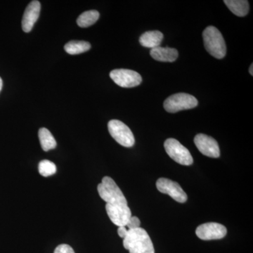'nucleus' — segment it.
Returning a JSON list of instances; mask_svg holds the SVG:
<instances>
[{
	"mask_svg": "<svg viewBox=\"0 0 253 253\" xmlns=\"http://www.w3.org/2000/svg\"><path fill=\"white\" fill-rule=\"evenodd\" d=\"M100 197L106 203V208L127 207V201L121 189L110 176H104L98 185Z\"/></svg>",
	"mask_w": 253,
	"mask_h": 253,
	"instance_id": "obj_1",
	"label": "nucleus"
},
{
	"mask_svg": "<svg viewBox=\"0 0 253 253\" xmlns=\"http://www.w3.org/2000/svg\"><path fill=\"white\" fill-rule=\"evenodd\" d=\"M123 239V246L129 253H155L152 241L142 228L128 230Z\"/></svg>",
	"mask_w": 253,
	"mask_h": 253,
	"instance_id": "obj_2",
	"label": "nucleus"
},
{
	"mask_svg": "<svg viewBox=\"0 0 253 253\" xmlns=\"http://www.w3.org/2000/svg\"><path fill=\"white\" fill-rule=\"evenodd\" d=\"M204 46L210 54L218 59L226 54V46L220 31L214 26H208L203 33Z\"/></svg>",
	"mask_w": 253,
	"mask_h": 253,
	"instance_id": "obj_3",
	"label": "nucleus"
},
{
	"mask_svg": "<svg viewBox=\"0 0 253 253\" xmlns=\"http://www.w3.org/2000/svg\"><path fill=\"white\" fill-rule=\"evenodd\" d=\"M198 100L192 95L178 93L169 96L164 102V109L169 113L194 109L198 106Z\"/></svg>",
	"mask_w": 253,
	"mask_h": 253,
	"instance_id": "obj_4",
	"label": "nucleus"
},
{
	"mask_svg": "<svg viewBox=\"0 0 253 253\" xmlns=\"http://www.w3.org/2000/svg\"><path fill=\"white\" fill-rule=\"evenodd\" d=\"M164 146L168 156L179 164L189 166L194 163L189 150L176 139L169 138L165 141Z\"/></svg>",
	"mask_w": 253,
	"mask_h": 253,
	"instance_id": "obj_5",
	"label": "nucleus"
},
{
	"mask_svg": "<svg viewBox=\"0 0 253 253\" xmlns=\"http://www.w3.org/2000/svg\"><path fill=\"white\" fill-rule=\"evenodd\" d=\"M108 129L111 136L121 146L127 148L134 146L135 140L132 131L125 123L111 120L108 124Z\"/></svg>",
	"mask_w": 253,
	"mask_h": 253,
	"instance_id": "obj_6",
	"label": "nucleus"
},
{
	"mask_svg": "<svg viewBox=\"0 0 253 253\" xmlns=\"http://www.w3.org/2000/svg\"><path fill=\"white\" fill-rule=\"evenodd\" d=\"M110 77L118 85L124 88L134 87L142 82L141 75L128 69H116L110 73Z\"/></svg>",
	"mask_w": 253,
	"mask_h": 253,
	"instance_id": "obj_7",
	"label": "nucleus"
},
{
	"mask_svg": "<svg viewBox=\"0 0 253 253\" xmlns=\"http://www.w3.org/2000/svg\"><path fill=\"white\" fill-rule=\"evenodd\" d=\"M156 187L160 192L169 195L176 202L184 204L187 201V195L175 181L166 178H160L156 181Z\"/></svg>",
	"mask_w": 253,
	"mask_h": 253,
	"instance_id": "obj_8",
	"label": "nucleus"
},
{
	"mask_svg": "<svg viewBox=\"0 0 253 253\" xmlns=\"http://www.w3.org/2000/svg\"><path fill=\"white\" fill-rule=\"evenodd\" d=\"M227 230L222 224L215 222H208L198 226L196 234L204 241L221 239L226 235Z\"/></svg>",
	"mask_w": 253,
	"mask_h": 253,
	"instance_id": "obj_9",
	"label": "nucleus"
},
{
	"mask_svg": "<svg viewBox=\"0 0 253 253\" xmlns=\"http://www.w3.org/2000/svg\"><path fill=\"white\" fill-rule=\"evenodd\" d=\"M194 143L200 152L204 156L214 158L220 156L219 145L211 136L204 134H197L195 136Z\"/></svg>",
	"mask_w": 253,
	"mask_h": 253,
	"instance_id": "obj_10",
	"label": "nucleus"
},
{
	"mask_svg": "<svg viewBox=\"0 0 253 253\" xmlns=\"http://www.w3.org/2000/svg\"><path fill=\"white\" fill-rule=\"evenodd\" d=\"M41 4L39 1H32L26 7L22 19L23 31L30 33L33 29L35 23L38 21L41 13Z\"/></svg>",
	"mask_w": 253,
	"mask_h": 253,
	"instance_id": "obj_11",
	"label": "nucleus"
},
{
	"mask_svg": "<svg viewBox=\"0 0 253 253\" xmlns=\"http://www.w3.org/2000/svg\"><path fill=\"white\" fill-rule=\"evenodd\" d=\"M151 57L161 62H173L178 58L177 50L170 47H158L151 50Z\"/></svg>",
	"mask_w": 253,
	"mask_h": 253,
	"instance_id": "obj_12",
	"label": "nucleus"
},
{
	"mask_svg": "<svg viewBox=\"0 0 253 253\" xmlns=\"http://www.w3.org/2000/svg\"><path fill=\"white\" fill-rule=\"evenodd\" d=\"M163 40V34L160 31H147L141 35L139 42L143 46L151 49L161 45Z\"/></svg>",
	"mask_w": 253,
	"mask_h": 253,
	"instance_id": "obj_13",
	"label": "nucleus"
},
{
	"mask_svg": "<svg viewBox=\"0 0 253 253\" xmlns=\"http://www.w3.org/2000/svg\"><path fill=\"white\" fill-rule=\"evenodd\" d=\"M227 7L236 16L243 17L249 12V3L246 0H224Z\"/></svg>",
	"mask_w": 253,
	"mask_h": 253,
	"instance_id": "obj_14",
	"label": "nucleus"
},
{
	"mask_svg": "<svg viewBox=\"0 0 253 253\" xmlns=\"http://www.w3.org/2000/svg\"><path fill=\"white\" fill-rule=\"evenodd\" d=\"M38 136L42 148L44 151H48L56 148V141L49 129L44 127L41 128L38 132Z\"/></svg>",
	"mask_w": 253,
	"mask_h": 253,
	"instance_id": "obj_15",
	"label": "nucleus"
},
{
	"mask_svg": "<svg viewBox=\"0 0 253 253\" xmlns=\"http://www.w3.org/2000/svg\"><path fill=\"white\" fill-rule=\"evenodd\" d=\"M91 44L85 41H71L64 46V49L68 54L76 55L89 51Z\"/></svg>",
	"mask_w": 253,
	"mask_h": 253,
	"instance_id": "obj_16",
	"label": "nucleus"
},
{
	"mask_svg": "<svg viewBox=\"0 0 253 253\" xmlns=\"http://www.w3.org/2000/svg\"><path fill=\"white\" fill-rule=\"evenodd\" d=\"M99 18V11L96 10H90L80 15L77 19V23L80 27L87 28L94 24Z\"/></svg>",
	"mask_w": 253,
	"mask_h": 253,
	"instance_id": "obj_17",
	"label": "nucleus"
},
{
	"mask_svg": "<svg viewBox=\"0 0 253 253\" xmlns=\"http://www.w3.org/2000/svg\"><path fill=\"white\" fill-rule=\"evenodd\" d=\"M38 170L42 176L47 177V176L53 175L56 172V166L51 161L44 160L40 162Z\"/></svg>",
	"mask_w": 253,
	"mask_h": 253,
	"instance_id": "obj_18",
	"label": "nucleus"
},
{
	"mask_svg": "<svg viewBox=\"0 0 253 253\" xmlns=\"http://www.w3.org/2000/svg\"><path fill=\"white\" fill-rule=\"evenodd\" d=\"M141 221L139 220V218L135 217V216H131L129 218V221L126 223V226H127L128 230H131V229H137L140 226Z\"/></svg>",
	"mask_w": 253,
	"mask_h": 253,
	"instance_id": "obj_19",
	"label": "nucleus"
},
{
	"mask_svg": "<svg viewBox=\"0 0 253 253\" xmlns=\"http://www.w3.org/2000/svg\"><path fill=\"white\" fill-rule=\"evenodd\" d=\"M54 253H75V251L69 245L61 244L56 247Z\"/></svg>",
	"mask_w": 253,
	"mask_h": 253,
	"instance_id": "obj_20",
	"label": "nucleus"
},
{
	"mask_svg": "<svg viewBox=\"0 0 253 253\" xmlns=\"http://www.w3.org/2000/svg\"><path fill=\"white\" fill-rule=\"evenodd\" d=\"M128 230L126 229V226H119L118 229V234L120 237L125 239L126 234H127Z\"/></svg>",
	"mask_w": 253,
	"mask_h": 253,
	"instance_id": "obj_21",
	"label": "nucleus"
},
{
	"mask_svg": "<svg viewBox=\"0 0 253 253\" xmlns=\"http://www.w3.org/2000/svg\"><path fill=\"white\" fill-rule=\"evenodd\" d=\"M253 64L252 63V64H251V67H250V69H249V73H250V74L251 75V76H253Z\"/></svg>",
	"mask_w": 253,
	"mask_h": 253,
	"instance_id": "obj_22",
	"label": "nucleus"
},
{
	"mask_svg": "<svg viewBox=\"0 0 253 253\" xmlns=\"http://www.w3.org/2000/svg\"><path fill=\"white\" fill-rule=\"evenodd\" d=\"M2 86H3L2 80H1V78H0V91H1V89H2Z\"/></svg>",
	"mask_w": 253,
	"mask_h": 253,
	"instance_id": "obj_23",
	"label": "nucleus"
}]
</instances>
